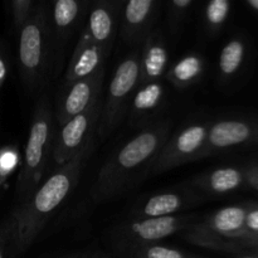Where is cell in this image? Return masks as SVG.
Returning <instances> with one entry per match:
<instances>
[{
  "label": "cell",
  "instance_id": "obj_5",
  "mask_svg": "<svg viewBox=\"0 0 258 258\" xmlns=\"http://www.w3.org/2000/svg\"><path fill=\"white\" fill-rule=\"evenodd\" d=\"M196 222H198L196 214L128 219L113 227L108 237L116 254L122 258H133L139 249L159 243L176 233H183Z\"/></svg>",
  "mask_w": 258,
  "mask_h": 258
},
{
  "label": "cell",
  "instance_id": "obj_7",
  "mask_svg": "<svg viewBox=\"0 0 258 258\" xmlns=\"http://www.w3.org/2000/svg\"><path fill=\"white\" fill-rule=\"evenodd\" d=\"M102 102L103 97L101 96L87 110L55 128L52 151V160L55 164V168L75 158L93 138H96Z\"/></svg>",
  "mask_w": 258,
  "mask_h": 258
},
{
  "label": "cell",
  "instance_id": "obj_8",
  "mask_svg": "<svg viewBox=\"0 0 258 258\" xmlns=\"http://www.w3.org/2000/svg\"><path fill=\"white\" fill-rule=\"evenodd\" d=\"M208 130L209 122H193L184 126L178 133L171 134L149 168L145 179L196 161L206 145Z\"/></svg>",
  "mask_w": 258,
  "mask_h": 258
},
{
  "label": "cell",
  "instance_id": "obj_15",
  "mask_svg": "<svg viewBox=\"0 0 258 258\" xmlns=\"http://www.w3.org/2000/svg\"><path fill=\"white\" fill-rule=\"evenodd\" d=\"M246 214L247 203L228 206L209 214L204 221H198V224L219 238L237 242L242 246L249 237L244 226Z\"/></svg>",
  "mask_w": 258,
  "mask_h": 258
},
{
  "label": "cell",
  "instance_id": "obj_3",
  "mask_svg": "<svg viewBox=\"0 0 258 258\" xmlns=\"http://www.w3.org/2000/svg\"><path fill=\"white\" fill-rule=\"evenodd\" d=\"M55 122L52 103L45 91L40 92L33 108L29 135L22 168L15 186V207L24 203L38 188L52 158Z\"/></svg>",
  "mask_w": 258,
  "mask_h": 258
},
{
  "label": "cell",
  "instance_id": "obj_10",
  "mask_svg": "<svg viewBox=\"0 0 258 258\" xmlns=\"http://www.w3.org/2000/svg\"><path fill=\"white\" fill-rule=\"evenodd\" d=\"M258 145V118H219L209 122L208 138L196 161L236 148Z\"/></svg>",
  "mask_w": 258,
  "mask_h": 258
},
{
  "label": "cell",
  "instance_id": "obj_21",
  "mask_svg": "<svg viewBox=\"0 0 258 258\" xmlns=\"http://www.w3.org/2000/svg\"><path fill=\"white\" fill-rule=\"evenodd\" d=\"M247 54V44L242 38H232L223 45L218 59L219 76L223 81H229L237 76L243 66Z\"/></svg>",
  "mask_w": 258,
  "mask_h": 258
},
{
  "label": "cell",
  "instance_id": "obj_1",
  "mask_svg": "<svg viewBox=\"0 0 258 258\" xmlns=\"http://www.w3.org/2000/svg\"><path fill=\"white\" fill-rule=\"evenodd\" d=\"M173 134V121L160 120L141 128L101 166L91 188L93 204L110 202L145 180L149 168Z\"/></svg>",
  "mask_w": 258,
  "mask_h": 258
},
{
  "label": "cell",
  "instance_id": "obj_29",
  "mask_svg": "<svg viewBox=\"0 0 258 258\" xmlns=\"http://www.w3.org/2000/svg\"><path fill=\"white\" fill-rule=\"evenodd\" d=\"M7 75H8L7 55H5V52L4 49H3V47L0 45V90H2L3 85H4Z\"/></svg>",
  "mask_w": 258,
  "mask_h": 258
},
{
  "label": "cell",
  "instance_id": "obj_4",
  "mask_svg": "<svg viewBox=\"0 0 258 258\" xmlns=\"http://www.w3.org/2000/svg\"><path fill=\"white\" fill-rule=\"evenodd\" d=\"M18 63L25 90L43 92L52 72V48L49 38V8L38 3L32 17L18 32Z\"/></svg>",
  "mask_w": 258,
  "mask_h": 258
},
{
  "label": "cell",
  "instance_id": "obj_30",
  "mask_svg": "<svg viewBox=\"0 0 258 258\" xmlns=\"http://www.w3.org/2000/svg\"><path fill=\"white\" fill-rule=\"evenodd\" d=\"M244 246H252V247H258V234L256 236H251L246 242H244Z\"/></svg>",
  "mask_w": 258,
  "mask_h": 258
},
{
  "label": "cell",
  "instance_id": "obj_20",
  "mask_svg": "<svg viewBox=\"0 0 258 258\" xmlns=\"http://www.w3.org/2000/svg\"><path fill=\"white\" fill-rule=\"evenodd\" d=\"M204 73V58L198 53H189L170 66L165 78L178 90H185L201 81Z\"/></svg>",
  "mask_w": 258,
  "mask_h": 258
},
{
  "label": "cell",
  "instance_id": "obj_36",
  "mask_svg": "<svg viewBox=\"0 0 258 258\" xmlns=\"http://www.w3.org/2000/svg\"><path fill=\"white\" fill-rule=\"evenodd\" d=\"M0 181H2V178H0Z\"/></svg>",
  "mask_w": 258,
  "mask_h": 258
},
{
  "label": "cell",
  "instance_id": "obj_25",
  "mask_svg": "<svg viewBox=\"0 0 258 258\" xmlns=\"http://www.w3.org/2000/svg\"><path fill=\"white\" fill-rule=\"evenodd\" d=\"M133 258H204L196 254L186 253L180 249L173 248V247L164 246V244L155 243L146 246L139 249Z\"/></svg>",
  "mask_w": 258,
  "mask_h": 258
},
{
  "label": "cell",
  "instance_id": "obj_34",
  "mask_svg": "<svg viewBox=\"0 0 258 258\" xmlns=\"http://www.w3.org/2000/svg\"><path fill=\"white\" fill-rule=\"evenodd\" d=\"M254 257L258 258V247H254Z\"/></svg>",
  "mask_w": 258,
  "mask_h": 258
},
{
  "label": "cell",
  "instance_id": "obj_17",
  "mask_svg": "<svg viewBox=\"0 0 258 258\" xmlns=\"http://www.w3.org/2000/svg\"><path fill=\"white\" fill-rule=\"evenodd\" d=\"M169 70V49L159 30H155L143 43L140 50V85L160 82Z\"/></svg>",
  "mask_w": 258,
  "mask_h": 258
},
{
  "label": "cell",
  "instance_id": "obj_14",
  "mask_svg": "<svg viewBox=\"0 0 258 258\" xmlns=\"http://www.w3.org/2000/svg\"><path fill=\"white\" fill-rule=\"evenodd\" d=\"M203 201L204 196L196 189H179L156 193L138 202L130 211L128 219L176 216L180 212L188 211L191 207L201 204Z\"/></svg>",
  "mask_w": 258,
  "mask_h": 258
},
{
  "label": "cell",
  "instance_id": "obj_13",
  "mask_svg": "<svg viewBox=\"0 0 258 258\" xmlns=\"http://www.w3.org/2000/svg\"><path fill=\"white\" fill-rule=\"evenodd\" d=\"M161 3L158 0L125 2L120 17V35L130 45H143L149 35L155 32Z\"/></svg>",
  "mask_w": 258,
  "mask_h": 258
},
{
  "label": "cell",
  "instance_id": "obj_28",
  "mask_svg": "<svg viewBox=\"0 0 258 258\" xmlns=\"http://www.w3.org/2000/svg\"><path fill=\"white\" fill-rule=\"evenodd\" d=\"M244 171H246V184L258 191V164L248 166L244 169Z\"/></svg>",
  "mask_w": 258,
  "mask_h": 258
},
{
  "label": "cell",
  "instance_id": "obj_32",
  "mask_svg": "<svg viewBox=\"0 0 258 258\" xmlns=\"http://www.w3.org/2000/svg\"><path fill=\"white\" fill-rule=\"evenodd\" d=\"M77 258H103V256H102V254H100V253H95V254H85V253H82V252H81L80 256H78Z\"/></svg>",
  "mask_w": 258,
  "mask_h": 258
},
{
  "label": "cell",
  "instance_id": "obj_26",
  "mask_svg": "<svg viewBox=\"0 0 258 258\" xmlns=\"http://www.w3.org/2000/svg\"><path fill=\"white\" fill-rule=\"evenodd\" d=\"M37 5L38 3L34 0H12L9 3V12L15 32H19L20 28L32 17Z\"/></svg>",
  "mask_w": 258,
  "mask_h": 258
},
{
  "label": "cell",
  "instance_id": "obj_23",
  "mask_svg": "<svg viewBox=\"0 0 258 258\" xmlns=\"http://www.w3.org/2000/svg\"><path fill=\"white\" fill-rule=\"evenodd\" d=\"M194 7V0H173L166 3L168 23L174 37H178L183 25L188 22Z\"/></svg>",
  "mask_w": 258,
  "mask_h": 258
},
{
  "label": "cell",
  "instance_id": "obj_27",
  "mask_svg": "<svg viewBox=\"0 0 258 258\" xmlns=\"http://www.w3.org/2000/svg\"><path fill=\"white\" fill-rule=\"evenodd\" d=\"M244 226H246V231L248 232L249 237L258 234V204L247 203V214H246V223H244Z\"/></svg>",
  "mask_w": 258,
  "mask_h": 258
},
{
  "label": "cell",
  "instance_id": "obj_19",
  "mask_svg": "<svg viewBox=\"0 0 258 258\" xmlns=\"http://www.w3.org/2000/svg\"><path fill=\"white\" fill-rule=\"evenodd\" d=\"M110 52L111 48L97 44H90L81 49H73L66 68L63 85L86 78L100 71L101 68H105L106 59L110 55Z\"/></svg>",
  "mask_w": 258,
  "mask_h": 258
},
{
  "label": "cell",
  "instance_id": "obj_9",
  "mask_svg": "<svg viewBox=\"0 0 258 258\" xmlns=\"http://www.w3.org/2000/svg\"><path fill=\"white\" fill-rule=\"evenodd\" d=\"M87 0H57L49 9V38L52 48V72L60 67L67 43L78 32L90 12Z\"/></svg>",
  "mask_w": 258,
  "mask_h": 258
},
{
  "label": "cell",
  "instance_id": "obj_12",
  "mask_svg": "<svg viewBox=\"0 0 258 258\" xmlns=\"http://www.w3.org/2000/svg\"><path fill=\"white\" fill-rule=\"evenodd\" d=\"M123 4L125 2L118 0L91 3L90 12L81 29L75 49H81L90 44L112 48Z\"/></svg>",
  "mask_w": 258,
  "mask_h": 258
},
{
  "label": "cell",
  "instance_id": "obj_33",
  "mask_svg": "<svg viewBox=\"0 0 258 258\" xmlns=\"http://www.w3.org/2000/svg\"><path fill=\"white\" fill-rule=\"evenodd\" d=\"M81 252H71V253H66L63 254V256L60 257H57V258H77L78 256H80Z\"/></svg>",
  "mask_w": 258,
  "mask_h": 258
},
{
  "label": "cell",
  "instance_id": "obj_2",
  "mask_svg": "<svg viewBox=\"0 0 258 258\" xmlns=\"http://www.w3.org/2000/svg\"><path fill=\"white\" fill-rule=\"evenodd\" d=\"M95 148L96 138H93L75 158L57 166L24 203L14 207L10 214L17 221L15 254L23 253L34 243L50 217L72 194Z\"/></svg>",
  "mask_w": 258,
  "mask_h": 258
},
{
  "label": "cell",
  "instance_id": "obj_11",
  "mask_svg": "<svg viewBox=\"0 0 258 258\" xmlns=\"http://www.w3.org/2000/svg\"><path fill=\"white\" fill-rule=\"evenodd\" d=\"M105 73V68H101L88 77L62 85L55 110L53 111L57 127L64 125L76 115L87 110L97 98L102 96Z\"/></svg>",
  "mask_w": 258,
  "mask_h": 258
},
{
  "label": "cell",
  "instance_id": "obj_24",
  "mask_svg": "<svg viewBox=\"0 0 258 258\" xmlns=\"http://www.w3.org/2000/svg\"><path fill=\"white\" fill-rule=\"evenodd\" d=\"M17 221L12 214L0 224V258H12L15 254Z\"/></svg>",
  "mask_w": 258,
  "mask_h": 258
},
{
  "label": "cell",
  "instance_id": "obj_16",
  "mask_svg": "<svg viewBox=\"0 0 258 258\" xmlns=\"http://www.w3.org/2000/svg\"><path fill=\"white\" fill-rule=\"evenodd\" d=\"M165 93L163 81L139 85L127 111L131 125L141 128L150 125L165 102Z\"/></svg>",
  "mask_w": 258,
  "mask_h": 258
},
{
  "label": "cell",
  "instance_id": "obj_6",
  "mask_svg": "<svg viewBox=\"0 0 258 258\" xmlns=\"http://www.w3.org/2000/svg\"><path fill=\"white\" fill-rule=\"evenodd\" d=\"M139 85L140 50H135L121 60L110 81L97 127V135L101 140L107 139L127 116L131 100Z\"/></svg>",
  "mask_w": 258,
  "mask_h": 258
},
{
  "label": "cell",
  "instance_id": "obj_35",
  "mask_svg": "<svg viewBox=\"0 0 258 258\" xmlns=\"http://www.w3.org/2000/svg\"><path fill=\"white\" fill-rule=\"evenodd\" d=\"M239 258H257V257H254V256H242Z\"/></svg>",
  "mask_w": 258,
  "mask_h": 258
},
{
  "label": "cell",
  "instance_id": "obj_31",
  "mask_svg": "<svg viewBox=\"0 0 258 258\" xmlns=\"http://www.w3.org/2000/svg\"><path fill=\"white\" fill-rule=\"evenodd\" d=\"M246 5L252 12L258 14V0H248V2H246Z\"/></svg>",
  "mask_w": 258,
  "mask_h": 258
},
{
  "label": "cell",
  "instance_id": "obj_18",
  "mask_svg": "<svg viewBox=\"0 0 258 258\" xmlns=\"http://www.w3.org/2000/svg\"><path fill=\"white\" fill-rule=\"evenodd\" d=\"M246 184V171L238 166H222L197 175L191 188L207 196H224L238 190Z\"/></svg>",
  "mask_w": 258,
  "mask_h": 258
},
{
  "label": "cell",
  "instance_id": "obj_22",
  "mask_svg": "<svg viewBox=\"0 0 258 258\" xmlns=\"http://www.w3.org/2000/svg\"><path fill=\"white\" fill-rule=\"evenodd\" d=\"M232 3L228 0H212L204 9V24L212 34L221 32L231 14Z\"/></svg>",
  "mask_w": 258,
  "mask_h": 258
}]
</instances>
